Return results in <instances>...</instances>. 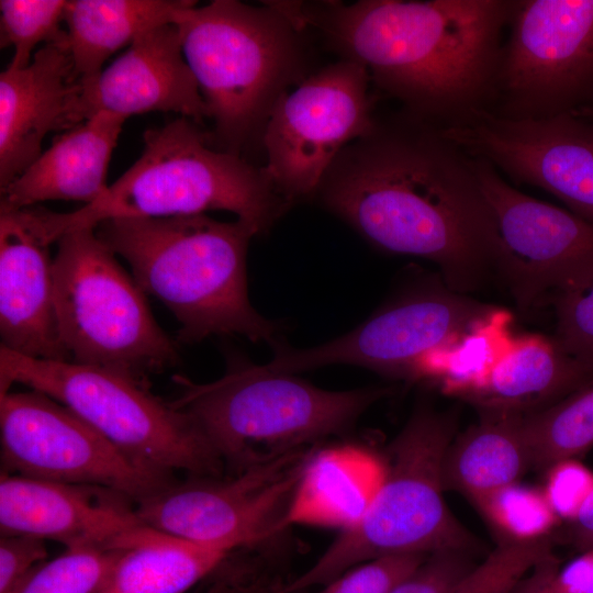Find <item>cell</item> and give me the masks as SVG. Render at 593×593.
I'll use <instances>...</instances> for the list:
<instances>
[{
    "mask_svg": "<svg viewBox=\"0 0 593 593\" xmlns=\"http://www.w3.org/2000/svg\"><path fill=\"white\" fill-rule=\"evenodd\" d=\"M313 198L377 248L435 262L463 293L490 271L491 221L473 157L406 112L346 146Z\"/></svg>",
    "mask_w": 593,
    "mask_h": 593,
    "instance_id": "cell-1",
    "label": "cell"
},
{
    "mask_svg": "<svg viewBox=\"0 0 593 593\" xmlns=\"http://www.w3.org/2000/svg\"><path fill=\"white\" fill-rule=\"evenodd\" d=\"M272 3L419 120L446 128L492 110L513 0Z\"/></svg>",
    "mask_w": 593,
    "mask_h": 593,
    "instance_id": "cell-2",
    "label": "cell"
},
{
    "mask_svg": "<svg viewBox=\"0 0 593 593\" xmlns=\"http://www.w3.org/2000/svg\"><path fill=\"white\" fill-rule=\"evenodd\" d=\"M98 238L124 258L139 288L161 301L180 323L178 340L243 335L278 340L279 325L261 316L247 293L246 255L258 235L244 221L205 214L118 217L94 227Z\"/></svg>",
    "mask_w": 593,
    "mask_h": 593,
    "instance_id": "cell-3",
    "label": "cell"
},
{
    "mask_svg": "<svg viewBox=\"0 0 593 593\" xmlns=\"http://www.w3.org/2000/svg\"><path fill=\"white\" fill-rule=\"evenodd\" d=\"M201 124L180 116L144 133L139 158L94 202L57 213L22 209L29 226L46 243L71 231L94 228L118 217H169L223 210L266 233L290 206L262 167L217 149Z\"/></svg>",
    "mask_w": 593,
    "mask_h": 593,
    "instance_id": "cell-4",
    "label": "cell"
},
{
    "mask_svg": "<svg viewBox=\"0 0 593 593\" xmlns=\"http://www.w3.org/2000/svg\"><path fill=\"white\" fill-rule=\"evenodd\" d=\"M264 3L192 1L172 19L214 123L212 142L239 156L262 136L280 98L311 75L305 31L270 1Z\"/></svg>",
    "mask_w": 593,
    "mask_h": 593,
    "instance_id": "cell-5",
    "label": "cell"
},
{
    "mask_svg": "<svg viewBox=\"0 0 593 593\" xmlns=\"http://www.w3.org/2000/svg\"><path fill=\"white\" fill-rule=\"evenodd\" d=\"M175 381L180 390L171 404L198 423L233 473L348 430L390 392L328 391L235 354L215 381Z\"/></svg>",
    "mask_w": 593,
    "mask_h": 593,
    "instance_id": "cell-6",
    "label": "cell"
},
{
    "mask_svg": "<svg viewBox=\"0 0 593 593\" xmlns=\"http://www.w3.org/2000/svg\"><path fill=\"white\" fill-rule=\"evenodd\" d=\"M457 424L455 410L440 412L419 404L389 446L384 481L365 516L340 532L312 567L270 593H301L384 556L471 552L478 546L475 538L443 496V463Z\"/></svg>",
    "mask_w": 593,
    "mask_h": 593,
    "instance_id": "cell-7",
    "label": "cell"
},
{
    "mask_svg": "<svg viewBox=\"0 0 593 593\" xmlns=\"http://www.w3.org/2000/svg\"><path fill=\"white\" fill-rule=\"evenodd\" d=\"M24 384L66 405L137 466L166 475L221 477L225 465L198 423L111 369L35 359L0 347V394Z\"/></svg>",
    "mask_w": 593,
    "mask_h": 593,
    "instance_id": "cell-8",
    "label": "cell"
},
{
    "mask_svg": "<svg viewBox=\"0 0 593 593\" xmlns=\"http://www.w3.org/2000/svg\"><path fill=\"white\" fill-rule=\"evenodd\" d=\"M56 243L55 311L70 361L146 383L150 374L177 365V344L157 324L145 292L94 228L68 232Z\"/></svg>",
    "mask_w": 593,
    "mask_h": 593,
    "instance_id": "cell-9",
    "label": "cell"
},
{
    "mask_svg": "<svg viewBox=\"0 0 593 593\" xmlns=\"http://www.w3.org/2000/svg\"><path fill=\"white\" fill-rule=\"evenodd\" d=\"M490 111L539 120L593 109V0H513Z\"/></svg>",
    "mask_w": 593,
    "mask_h": 593,
    "instance_id": "cell-10",
    "label": "cell"
},
{
    "mask_svg": "<svg viewBox=\"0 0 593 593\" xmlns=\"http://www.w3.org/2000/svg\"><path fill=\"white\" fill-rule=\"evenodd\" d=\"M370 83L363 66L339 59L313 71L276 103L261 136L262 169L287 202L313 198L339 153L373 130Z\"/></svg>",
    "mask_w": 593,
    "mask_h": 593,
    "instance_id": "cell-11",
    "label": "cell"
},
{
    "mask_svg": "<svg viewBox=\"0 0 593 593\" xmlns=\"http://www.w3.org/2000/svg\"><path fill=\"white\" fill-rule=\"evenodd\" d=\"M473 157L491 221L493 270L522 309L593 280V224L527 195L488 160Z\"/></svg>",
    "mask_w": 593,
    "mask_h": 593,
    "instance_id": "cell-12",
    "label": "cell"
},
{
    "mask_svg": "<svg viewBox=\"0 0 593 593\" xmlns=\"http://www.w3.org/2000/svg\"><path fill=\"white\" fill-rule=\"evenodd\" d=\"M314 446L227 477H190L136 503L161 533L230 552L254 547L287 526L286 514Z\"/></svg>",
    "mask_w": 593,
    "mask_h": 593,
    "instance_id": "cell-13",
    "label": "cell"
},
{
    "mask_svg": "<svg viewBox=\"0 0 593 593\" xmlns=\"http://www.w3.org/2000/svg\"><path fill=\"white\" fill-rule=\"evenodd\" d=\"M0 458L3 473L104 486L135 503L177 482L137 466L72 410L32 389L0 394Z\"/></svg>",
    "mask_w": 593,
    "mask_h": 593,
    "instance_id": "cell-14",
    "label": "cell"
},
{
    "mask_svg": "<svg viewBox=\"0 0 593 593\" xmlns=\"http://www.w3.org/2000/svg\"><path fill=\"white\" fill-rule=\"evenodd\" d=\"M501 310L446 287H429L388 305L347 334L306 349L277 340L266 366L276 372L344 363L413 378L429 355L465 339Z\"/></svg>",
    "mask_w": 593,
    "mask_h": 593,
    "instance_id": "cell-15",
    "label": "cell"
},
{
    "mask_svg": "<svg viewBox=\"0 0 593 593\" xmlns=\"http://www.w3.org/2000/svg\"><path fill=\"white\" fill-rule=\"evenodd\" d=\"M469 155L517 183L540 188L593 224V118L579 113L507 120L491 112L441 128Z\"/></svg>",
    "mask_w": 593,
    "mask_h": 593,
    "instance_id": "cell-16",
    "label": "cell"
},
{
    "mask_svg": "<svg viewBox=\"0 0 593 593\" xmlns=\"http://www.w3.org/2000/svg\"><path fill=\"white\" fill-rule=\"evenodd\" d=\"M145 524L118 491L1 472L0 533L56 540L66 549L127 550Z\"/></svg>",
    "mask_w": 593,
    "mask_h": 593,
    "instance_id": "cell-17",
    "label": "cell"
},
{
    "mask_svg": "<svg viewBox=\"0 0 593 593\" xmlns=\"http://www.w3.org/2000/svg\"><path fill=\"white\" fill-rule=\"evenodd\" d=\"M155 111L179 113L199 124L209 119L172 23L143 33L97 78L80 83L69 124L72 128L99 112L127 119Z\"/></svg>",
    "mask_w": 593,
    "mask_h": 593,
    "instance_id": "cell-18",
    "label": "cell"
},
{
    "mask_svg": "<svg viewBox=\"0 0 593 593\" xmlns=\"http://www.w3.org/2000/svg\"><path fill=\"white\" fill-rule=\"evenodd\" d=\"M79 91L67 37L44 44L29 66L8 65L0 74V189L41 156L51 131L70 128Z\"/></svg>",
    "mask_w": 593,
    "mask_h": 593,
    "instance_id": "cell-19",
    "label": "cell"
},
{
    "mask_svg": "<svg viewBox=\"0 0 593 593\" xmlns=\"http://www.w3.org/2000/svg\"><path fill=\"white\" fill-rule=\"evenodd\" d=\"M49 245L20 210L0 211L1 346L30 358L70 361L58 334Z\"/></svg>",
    "mask_w": 593,
    "mask_h": 593,
    "instance_id": "cell-20",
    "label": "cell"
},
{
    "mask_svg": "<svg viewBox=\"0 0 593 593\" xmlns=\"http://www.w3.org/2000/svg\"><path fill=\"white\" fill-rule=\"evenodd\" d=\"M125 120L99 112L55 137L22 175L0 189V211L51 200L85 205L98 200L109 188L108 168Z\"/></svg>",
    "mask_w": 593,
    "mask_h": 593,
    "instance_id": "cell-21",
    "label": "cell"
},
{
    "mask_svg": "<svg viewBox=\"0 0 593 593\" xmlns=\"http://www.w3.org/2000/svg\"><path fill=\"white\" fill-rule=\"evenodd\" d=\"M592 378L552 336H512L483 380L462 400L478 410L527 415L560 401Z\"/></svg>",
    "mask_w": 593,
    "mask_h": 593,
    "instance_id": "cell-22",
    "label": "cell"
},
{
    "mask_svg": "<svg viewBox=\"0 0 593 593\" xmlns=\"http://www.w3.org/2000/svg\"><path fill=\"white\" fill-rule=\"evenodd\" d=\"M385 473V460L366 447L314 450L287 510V526L354 527L370 508Z\"/></svg>",
    "mask_w": 593,
    "mask_h": 593,
    "instance_id": "cell-23",
    "label": "cell"
},
{
    "mask_svg": "<svg viewBox=\"0 0 593 593\" xmlns=\"http://www.w3.org/2000/svg\"><path fill=\"white\" fill-rule=\"evenodd\" d=\"M480 418L450 444L443 463L445 491H457L474 504L518 483L533 467L524 414L478 410Z\"/></svg>",
    "mask_w": 593,
    "mask_h": 593,
    "instance_id": "cell-24",
    "label": "cell"
},
{
    "mask_svg": "<svg viewBox=\"0 0 593 593\" xmlns=\"http://www.w3.org/2000/svg\"><path fill=\"white\" fill-rule=\"evenodd\" d=\"M191 0H71L64 21L74 72L79 83L93 80L105 60L143 33L172 23Z\"/></svg>",
    "mask_w": 593,
    "mask_h": 593,
    "instance_id": "cell-25",
    "label": "cell"
},
{
    "mask_svg": "<svg viewBox=\"0 0 593 593\" xmlns=\"http://www.w3.org/2000/svg\"><path fill=\"white\" fill-rule=\"evenodd\" d=\"M231 555L147 526L97 593H184Z\"/></svg>",
    "mask_w": 593,
    "mask_h": 593,
    "instance_id": "cell-26",
    "label": "cell"
},
{
    "mask_svg": "<svg viewBox=\"0 0 593 593\" xmlns=\"http://www.w3.org/2000/svg\"><path fill=\"white\" fill-rule=\"evenodd\" d=\"M533 467L577 458L593 447V378L552 405L524 416Z\"/></svg>",
    "mask_w": 593,
    "mask_h": 593,
    "instance_id": "cell-27",
    "label": "cell"
},
{
    "mask_svg": "<svg viewBox=\"0 0 593 593\" xmlns=\"http://www.w3.org/2000/svg\"><path fill=\"white\" fill-rule=\"evenodd\" d=\"M125 550L66 549L37 567L14 593H97Z\"/></svg>",
    "mask_w": 593,
    "mask_h": 593,
    "instance_id": "cell-28",
    "label": "cell"
},
{
    "mask_svg": "<svg viewBox=\"0 0 593 593\" xmlns=\"http://www.w3.org/2000/svg\"><path fill=\"white\" fill-rule=\"evenodd\" d=\"M66 3L65 0L0 1V46L14 48L10 66L24 68L40 43L51 44L67 37L60 27Z\"/></svg>",
    "mask_w": 593,
    "mask_h": 593,
    "instance_id": "cell-29",
    "label": "cell"
},
{
    "mask_svg": "<svg viewBox=\"0 0 593 593\" xmlns=\"http://www.w3.org/2000/svg\"><path fill=\"white\" fill-rule=\"evenodd\" d=\"M475 505L503 536V541L547 537L559 519L542 491L518 483L485 496Z\"/></svg>",
    "mask_w": 593,
    "mask_h": 593,
    "instance_id": "cell-30",
    "label": "cell"
},
{
    "mask_svg": "<svg viewBox=\"0 0 593 593\" xmlns=\"http://www.w3.org/2000/svg\"><path fill=\"white\" fill-rule=\"evenodd\" d=\"M551 553L552 545L548 537L502 541L450 593H511L534 567Z\"/></svg>",
    "mask_w": 593,
    "mask_h": 593,
    "instance_id": "cell-31",
    "label": "cell"
},
{
    "mask_svg": "<svg viewBox=\"0 0 593 593\" xmlns=\"http://www.w3.org/2000/svg\"><path fill=\"white\" fill-rule=\"evenodd\" d=\"M548 303L556 316L552 337L593 373V280L553 293Z\"/></svg>",
    "mask_w": 593,
    "mask_h": 593,
    "instance_id": "cell-32",
    "label": "cell"
},
{
    "mask_svg": "<svg viewBox=\"0 0 593 593\" xmlns=\"http://www.w3.org/2000/svg\"><path fill=\"white\" fill-rule=\"evenodd\" d=\"M428 555H391L362 562L324 584L316 593H389Z\"/></svg>",
    "mask_w": 593,
    "mask_h": 593,
    "instance_id": "cell-33",
    "label": "cell"
},
{
    "mask_svg": "<svg viewBox=\"0 0 593 593\" xmlns=\"http://www.w3.org/2000/svg\"><path fill=\"white\" fill-rule=\"evenodd\" d=\"M542 492L557 517L572 523L593 493V471L577 458L555 462Z\"/></svg>",
    "mask_w": 593,
    "mask_h": 593,
    "instance_id": "cell-34",
    "label": "cell"
},
{
    "mask_svg": "<svg viewBox=\"0 0 593 593\" xmlns=\"http://www.w3.org/2000/svg\"><path fill=\"white\" fill-rule=\"evenodd\" d=\"M470 551L438 550L426 559L389 593H450L475 566Z\"/></svg>",
    "mask_w": 593,
    "mask_h": 593,
    "instance_id": "cell-35",
    "label": "cell"
},
{
    "mask_svg": "<svg viewBox=\"0 0 593 593\" xmlns=\"http://www.w3.org/2000/svg\"><path fill=\"white\" fill-rule=\"evenodd\" d=\"M47 559L45 540L29 535L0 537V593H14L24 580Z\"/></svg>",
    "mask_w": 593,
    "mask_h": 593,
    "instance_id": "cell-36",
    "label": "cell"
},
{
    "mask_svg": "<svg viewBox=\"0 0 593 593\" xmlns=\"http://www.w3.org/2000/svg\"><path fill=\"white\" fill-rule=\"evenodd\" d=\"M552 593H593V549L581 551L550 580Z\"/></svg>",
    "mask_w": 593,
    "mask_h": 593,
    "instance_id": "cell-37",
    "label": "cell"
},
{
    "mask_svg": "<svg viewBox=\"0 0 593 593\" xmlns=\"http://www.w3.org/2000/svg\"><path fill=\"white\" fill-rule=\"evenodd\" d=\"M560 568V560L551 553L533 568L530 574L525 575L511 593H552L550 580Z\"/></svg>",
    "mask_w": 593,
    "mask_h": 593,
    "instance_id": "cell-38",
    "label": "cell"
},
{
    "mask_svg": "<svg viewBox=\"0 0 593 593\" xmlns=\"http://www.w3.org/2000/svg\"><path fill=\"white\" fill-rule=\"evenodd\" d=\"M568 538L580 552L593 549V493L577 519L570 523Z\"/></svg>",
    "mask_w": 593,
    "mask_h": 593,
    "instance_id": "cell-39",
    "label": "cell"
},
{
    "mask_svg": "<svg viewBox=\"0 0 593 593\" xmlns=\"http://www.w3.org/2000/svg\"><path fill=\"white\" fill-rule=\"evenodd\" d=\"M209 593H237V592H233L231 589L225 586V588H216L213 591H210Z\"/></svg>",
    "mask_w": 593,
    "mask_h": 593,
    "instance_id": "cell-40",
    "label": "cell"
},
{
    "mask_svg": "<svg viewBox=\"0 0 593 593\" xmlns=\"http://www.w3.org/2000/svg\"><path fill=\"white\" fill-rule=\"evenodd\" d=\"M579 114L589 115L593 118V109L577 112Z\"/></svg>",
    "mask_w": 593,
    "mask_h": 593,
    "instance_id": "cell-41",
    "label": "cell"
}]
</instances>
